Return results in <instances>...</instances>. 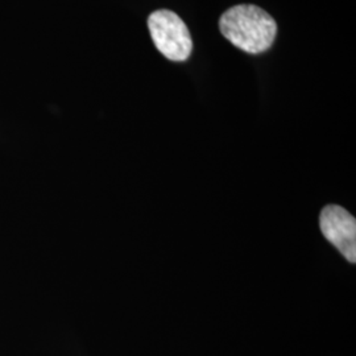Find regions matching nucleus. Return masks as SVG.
Here are the masks:
<instances>
[{"instance_id": "nucleus-1", "label": "nucleus", "mask_w": 356, "mask_h": 356, "mask_svg": "<svg viewBox=\"0 0 356 356\" xmlns=\"http://www.w3.org/2000/svg\"><path fill=\"white\" fill-rule=\"evenodd\" d=\"M219 29L232 45L251 54L268 51L277 35V24L273 17L251 4L227 10L219 20Z\"/></svg>"}, {"instance_id": "nucleus-2", "label": "nucleus", "mask_w": 356, "mask_h": 356, "mask_svg": "<svg viewBox=\"0 0 356 356\" xmlns=\"http://www.w3.org/2000/svg\"><path fill=\"white\" fill-rule=\"evenodd\" d=\"M148 28L153 42L168 60L182 63L191 57L193 41L186 24L177 13L157 10L148 19Z\"/></svg>"}, {"instance_id": "nucleus-3", "label": "nucleus", "mask_w": 356, "mask_h": 356, "mask_svg": "<svg viewBox=\"0 0 356 356\" xmlns=\"http://www.w3.org/2000/svg\"><path fill=\"white\" fill-rule=\"evenodd\" d=\"M322 234L350 263L356 261V222L346 209L338 204L326 206L319 218Z\"/></svg>"}]
</instances>
